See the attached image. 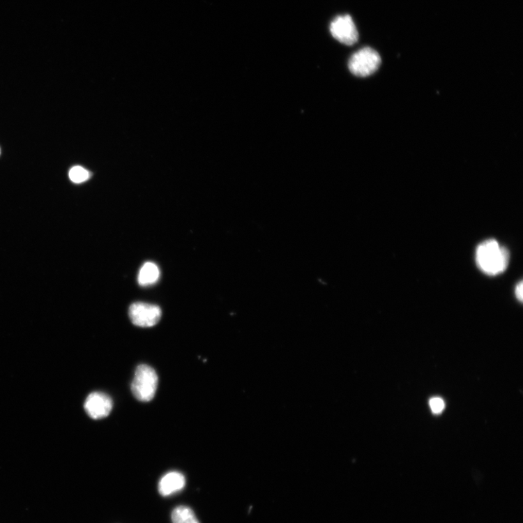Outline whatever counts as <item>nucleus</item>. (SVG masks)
I'll list each match as a JSON object with an SVG mask.
<instances>
[{
	"label": "nucleus",
	"instance_id": "obj_1",
	"mask_svg": "<svg viewBox=\"0 0 523 523\" xmlns=\"http://www.w3.org/2000/svg\"><path fill=\"white\" fill-rule=\"evenodd\" d=\"M509 261L508 250L501 247L494 239L483 241L477 248V265L487 275H495L504 272L508 267Z\"/></svg>",
	"mask_w": 523,
	"mask_h": 523
},
{
	"label": "nucleus",
	"instance_id": "obj_2",
	"mask_svg": "<svg viewBox=\"0 0 523 523\" xmlns=\"http://www.w3.org/2000/svg\"><path fill=\"white\" fill-rule=\"evenodd\" d=\"M158 376L151 366L145 364L138 365L131 385L133 395L143 402L151 400L158 387Z\"/></svg>",
	"mask_w": 523,
	"mask_h": 523
},
{
	"label": "nucleus",
	"instance_id": "obj_3",
	"mask_svg": "<svg viewBox=\"0 0 523 523\" xmlns=\"http://www.w3.org/2000/svg\"><path fill=\"white\" fill-rule=\"evenodd\" d=\"M381 65V57L374 49L363 47L351 57L349 70L355 76L366 77L374 74Z\"/></svg>",
	"mask_w": 523,
	"mask_h": 523
},
{
	"label": "nucleus",
	"instance_id": "obj_4",
	"mask_svg": "<svg viewBox=\"0 0 523 523\" xmlns=\"http://www.w3.org/2000/svg\"><path fill=\"white\" fill-rule=\"evenodd\" d=\"M129 316L132 324L137 326L152 327L160 321L162 310L155 305L135 303L130 307Z\"/></svg>",
	"mask_w": 523,
	"mask_h": 523
},
{
	"label": "nucleus",
	"instance_id": "obj_5",
	"mask_svg": "<svg viewBox=\"0 0 523 523\" xmlns=\"http://www.w3.org/2000/svg\"><path fill=\"white\" fill-rule=\"evenodd\" d=\"M333 37L345 45H354L358 40V32L352 17L349 15L335 17L330 24Z\"/></svg>",
	"mask_w": 523,
	"mask_h": 523
},
{
	"label": "nucleus",
	"instance_id": "obj_6",
	"mask_svg": "<svg viewBox=\"0 0 523 523\" xmlns=\"http://www.w3.org/2000/svg\"><path fill=\"white\" fill-rule=\"evenodd\" d=\"M113 408L112 398L107 394L96 392L91 393L86 399L84 409L94 420H100L108 416Z\"/></svg>",
	"mask_w": 523,
	"mask_h": 523
},
{
	"label": "nucleus",
	"instance_id": "obj_7",
	"mask_svg": "<svg viewBox=\"0 0 523 523\" xmlns=\"http://www.w3.org/2000/svg\"><path fill=\"white\" fill-rule=\"evenodd\" d=\"M185 485L184 476L179 472L166 474L159 483V492L163 497H168L179 492Z\"/></svg>",
	"mask_w": 523,
	"mask_h": 523
},
{
	"label": "nucleus",
	"instance_id": "obj_8",
	"mask_svg": "<svg viewBox=\"0 0 523 523\" xmlns=\"http://www.w3.org/2000/svg\"><path fill=\"white\" fill-rule=\"evenodd\" d=\"M160 271L155 264L149 262L139 271L137 281L139 285L146 287L154 285L159 280Z\"/></svg>",
	"mask_w": 523,
	"mask_h": 523
},
{
	"label": "nucleus",
	"instance_id": "obj_9",
	"mask_svg": "<svg viewBox=\"0 0 523 523\" xmlns=\"http://www.w3.org/2000/svg\"><path fill=\"white\" fill-rule=\"evenodd\" d=\"M173 523H199L193 510L186 506H180L172 513Z\"/></svg>",
	"mask_w": 523,
	"mask_h": 523
},
{
	"label": "nucleus",
	"instance_id": "obj_10",
	"mask_svg": "<svg viewBox=\"0 0 523 523\" xmlns=\"http://www.w3.org/2000/svg\"><path fill=\"white\" fill-rule=\"evenodd\" d=\"M90 177V173L82 167H75L69 172V178L74 183H81Z\"/></svg>",
	"mask_w": 523,
	"mask_h": 523
},
{
	"label": "nucleus",
	"instance_id": "obj_11",
	"mask_svg": "<svg viewBox=\"0 0 523 523\" xmlns=\"http://www.w3.org/2000/svg\"><path fill=\"white\" fill-rule=\"evenodd\" d=\"M430 406L434 414H440L445 408L444 401L441 397H432L430 400Z\"/></svg>",
	"mask_w": 523,
	"mask_h": 523
},
{
	"label": "nucleus",
	"instance_id": "obj_12",
	"mask_svg": "<svg viewBox=\"0 0 523 523\" xmlns=\"http://www.w3.org/2000/svg\"><path fill=\"white\" fill-rule=\"evenodd\" d=\"M515 295L517 300H519L520 302L522 303L523 299V283L522 281L520 282L516 286Z\"/></svg>",
	"mask_w": 523,
	"mask_h": 523
}]
</instances>
